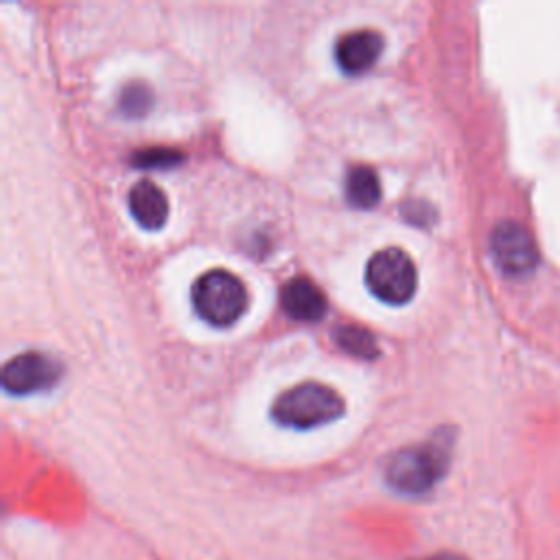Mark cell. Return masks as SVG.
<instances>
[{"label":"cell","instance_id":"obj_1","mask_svg":"<svg viewBox=\"0 0 560 560\" xmlns=\"http://www.w3.org/2000/svg\"><path fill=\"white\" fill-rule=\"evenodd\" d=\"M451 446L453 438L448 433H435L422 446L394 453L385 464L387 483L407 494H422L431 490L448 468Z\"/></svg>","mask_w":560,"mask_h":560},{"label":"cell","instance_id":"obj_2","mask_svg":"<svg viewBox=\"0 0 560 560\" xmlns=\"http://www.w3.org/2000/svg\"><path fill=\"white\" fill-rule=\"evenodd\" d=\"M346 411L343 398L328 385L300 383L284 389L271 405V416L291 429H313L337 420Z\"/></svg>","mask_w":560,"mask_h":560},{"label":"cell","instance_id":"obj_3","mask_svg":"<svg viewBox=\"0 0 560 560\" xmlns=\"http://www.w3.org/2000/svg\"><path fill=\"white\" fill-rule=\"evenodd\" d=\"M195 313L217 326H232L247 308V289L238 276L225 269H210L201 273L190 289Z\"/></svg>","mask_w":560,"mask_h":560},{"label":"cell","instance_id":"obj_4","mask_svg":"<svg viewBox=\"0 0 560 560\" xmlns=\"http://www.w3.org/2000/svg\"><path fill=\"white\" fill-rule=\"evenodd\" d=\"M365 284L387 304H405L413 298L418 273L411 256L398 247H385L372 254L365 265Z\"/></svg>","mask_w":560,"mask_h":560},{"label":"cell","instance_id":"obj_5","mask_svg":"<svg viewBox=\"0 0 560 560\" xmlns=\"http://www.w3.org/2000/svg\"><path fill=\"white\" fill-rule=\"evenodd\" d=\"M490 254L508 276H527L538 265V249L532 234L516 221H501L490 234Z\"/></svg>","mask_w":560,"mask_h":560},{"label":"cell","instance_id":"obj_6","mask_svg":"<svg viewBox=\"0 0 560 560\" xmlns=\"http://www.w3.org/2000/svg\"><path fill=\"white\" fill-rule=\"evenodd\" d=\"M61 376V365L42 352H22L2 368V385L9 394H33L52 387Z\"/></svg>","mask_w":560,"mask_h":560},{"label":"cell","instance_id":"obj_7","mask_svg":"<svg viewBox=\"0 0 560 560\" xmlns=\"http://www.w3.org/2000/svg\"><path fill=\"white\" fill-rule=\"evenodd\" d=\"M383 52V37L376 31L359 28L343 33L335 44L337 66L346 74H361L370 70Z\"/></svg>","mask_w":560,"mask_h":560},{"label":"cell","instance_id":"obj_8","mask_svg":"<svg viewBox=\"0 0 560 560\" xmlns=\"http://www.w3.org/2000/svg\"><path fill=\"white\" fill-rule=\"evenodd\" d=\"M280 304L298 322H317L328 308L322 289L308 278H291L280 291Z\"/></svg>","mask_w":560,"mask_h":560},{"label":"cell","instance_id":"obj_9","mask_svg":"<svg viewBox=\"0 0 560 560\" xmlns=\"http://www.w3.org/2000/svg\"><path fill=\"white\" fill-rule=\"evenodd\" d=\"M129 212L144 230H160L168 219V201L160 186L151 179H140L131 186L129 197Z\"/></svg>","mask_w":560,"mask_h":560},{"label":"cell","instance_id":"obj_10","mask_svg":"<svg viewBox=\"0 0 560 560\" xmlns=\"http://www.w3.org/2000/svg\"><path fill=\"white\" fill-rule=\"evenodd\" d=\"M346 199L350 206L359 210H370L381 201V182L374 168L365 164H357L346 175Z\"/></svg>","mask_w":560,"mask_h":560},{"label":"cell","instance_id":"obj_11","mask_svg":"<svg viewBox=\"0 0 560 560\" xmlns=\"http://www.w3.org/2000/svg\"><path fill=\"white\" fill-rule=\"evenodd\" d=\"M335 341L339 343V348H343L346 352L359 357V359H376L378 357V346L376 339L370 330L359 328V326H339L335 330Z\"/></svg>","mask_w":560,"mask_h":560},{"label":"cell","instance_id":"obj_12","mask_svg":"<svg viewBox=\"0 0 560 560\" xmlns=\"http://www.w3.org/2000/svg\"><path fill=\"white\" fill-rule=\"evenodd\" d=\"M118 105L131 118L144 116L153 105V92L149 90V85H144L140 81H131L120 90Z\"/></svg>","mask_w":560,"mask_h":560},{"label":"cell","instance_id":"obj_13","mask_svg":"<svg viewBox=\"0 0 560 560\" xmlns=\"http://www.w3.org/2000/svg\"><path fill=\"white\" fill-rule=\"evenodd\" d=\"M182 153L175 149H166V147H151L144 151L133 153V164L142 166V168H166V166H175L177 162H182Z\"/></svg>","mask_w":560,"mask_h":560},{"label":"cell","instance_id":"obj_14","mask_svg":"<svg viewBox=\"0 0 560 560\" xmlns=\"http://www.w3.org/2000/svg\"><path fill=\"white\" fill-rule=\"evenodd\" d=\"M400 214L413 223V225H420V228H429L433 221H435V210L427 203V201H420V199H409L400 206Z\"/></svg>","mask_w":560,"mask_h":560},{"label":"cell","instance_id":"obj_15","mask_svg":"<svg viewBox=\"0 0 560 560\" xmlns=\"http://www.w3.org/2000/svg\"><path fill=\"white\" fill-rule=\"evenodd\" d=\"M424 560H466V558L455 556V553H438V556H431V558H424Z\"/></svg>","mask_w":560,"mask_h":560}]
</instances>
